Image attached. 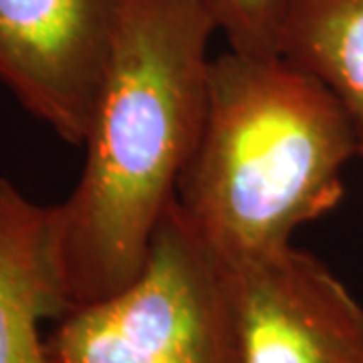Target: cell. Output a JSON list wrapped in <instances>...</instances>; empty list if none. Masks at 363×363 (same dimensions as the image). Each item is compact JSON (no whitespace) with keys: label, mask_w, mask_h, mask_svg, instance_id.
Instances as JSON below:
<instances>
[{"label":"cell","mask_w":363,"mask_h":363,"mask_svg":"<svg viewBox=\"0 0 363 363\" xmlns=\"http://www.w3.org/2000/svg\"><path fill=\"white\" fill-rule=\"evenodd\" d=\"M230 49L245 55L281 57L291 0H202Z\"/></svg>","instance_id":"8"},{"label":"cell","mask_w":363,"mask_h":363,"mask_svg":"<svg viewBox=\"0 0 363 363\" xmlns=\"http://www.w3.org/2000/svg\"><path fill=\"white\" fill-rule=\"evenodd\" d=\"M283 57L335 95L363 154V0H291Z\"/></svg>","instance_id":"7"},{"label":"cell","mask_w":363,"mask_h":363,"mask_svg":"<svg viewBox=\"0 0 363 363\" xmlns=\"http://www.w3.org/2000/svg\"><path fill=\"white\" fill-rule=\"evenodd\" d=\"M47 350L52 363H240L228 262L174 200L140 274L61 317Z\"/></svg>","instance_id":"3"},{"label":"cell","mask_w":363,"mask_h":363,"mask_svg":"<svg viewBox=\"0 0 363 363\" xmlns=\"http://www.w3.org/2000/svg\"><path fill=\"white\" fill-rule=\"evenodd\" d=\"M131 0H0V83L81 145Z\"/></svg>","instance_id":"4"},{"label":"cell","mask_w":363,"mask_h":363,"mask_svg":"<svg viewBox=\"0 0 363 363\" xmlns=\"http://www.w3.org/2000/svg\"><path fill=\"white\" fill-rule=\"evenodd\" d=\"M228 262L240 363H363V307L293 245Z\"/></svg>","instance_id":"5"},{"label":"cell","mask_w":363,"mask_h":363,"mask_svg":"<svg viewBox=\"0 0 363 363\" xmlns=\"http://www.w3.org/2000/svg\"><path fill=\"white\" fill-rule=\"evenodd\" d=\"M202 0H131L85 138L75 190L55 210L69 311L140 274L204 123L210 39Z\"/></svg>","instance_id":"1"},{"label":"cell","mask_w":363,"mask_h":363,"mask_svg":"<svg viewBox=\"0 0 363 363\" xmlns=\"http://www.w3.org/2000/svg\"><path fill=\"white\" fill-rule=\"evenodd\" d=\"M357 152L335 95L286 57L222 52L210 63L204 123L176 200L224 257L291 245L339 206Z\"/></svg>","instance_id":"2"},{"label":"cell","mask_w":363,"mask_h":363,"mask_svg":"<svg viewBox=\"0 0 363 363\" xmlns=\"http://www.w3.org/2000/svg\"><path fill=\"white\" fill-rule=\"evenodd\" d=\"M67 313L55 210L0 178V363H52L40 323Z\"/></svg>","instance_id":"6"}]
</instances>
